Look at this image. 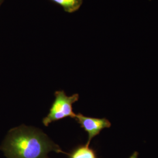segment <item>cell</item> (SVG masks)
Segmentation results:
<instances>
[{
    "mask_svg": "<svg viewBox=\"0 0 158 158\" xmlns=\"http://www.w3.org/2000/svg\"><path fill=\"white\" fill-rule=\"evenodd\" d=\"M138 153L135 151L133 153V154L129 158H138Z\"/></svg>",
    "mask_w": 158,
    "mask_h": 158,
    "instance_id": "6",
    "label": "cell"
},
{
    "mask_svg": "<svg viewBox=\"0 0 158 158\" xmlns=\"http://www.w3.org/2000/svg\"><path fill=\"white\" fill-rule=\"evenodd\" d=\"M1 149L7 158H49L52 151L64 153L42 131L25 125L10 131Z\"/></svg>",
    "mask_w": 158,
    "mask_h": 158,
    "instance_id": "1",
    "label": "cell"
},
{
    "mask_svg": "<svg viewBox=\"0 0 158 158\" xmlns=\"http://www.w3.org/2000/svg\"><path fill=\"white\" fill-rule=\"evenodd\" d=\"M4 0H0V6H1V4H2V2H4Z\"/></svg>",
    "mask_w": 158,
    "mask_h": 158,
    "instance_id": "7",
    "label": "cell"
},
{
    "mask_svg": "<svg viewBox=\"0 0 158 158\" xmlns=\"http://www.w3.org/2000/svg\"><path fill=\"white\" fill-rule=\"evenodd\" d=\"M68 155L69 158H97L94 150L86 145L75 148Z\"/></svg>",
    "mask_w": 158,
    "mask_h": 158,
    "instance_id": "4",
    "label": "cell"
},
{
    "mask_svg": "<svg viewBox=\"0 0 158 158\" xmlns=\"http://www.w3.org/2000/svg\"><path fill=\"white\" fill-rule=\"evenodd\" d=\"M55 97L49 112L42 120L43 124L46 127L53 122L68 117L74 119L76 117V114L73 111V104L79 100L78 94L68 96L63 90L56 91Z\"/></svg>",
    "mask_w": 158,
    "mask_h": 158,
    "instance_id": "2",
    "label": "cell"
},
{
    "mask_svg": "<svg viewBox=\"0 0 158 158\" xmlns=\"http://www.w3.org/2000/svg\"><path fill=\"white\" fill-rule=\"evenodd\" d=\"M62 6L64 10L69 13L77 11L83 4V0H52Z\"/></svg>",
    "mask_w": 158,
    "mask_h": 158,
    "instance_id": "5",
    "label": "cell"
},
{
    "mask_svg": "<svg viewBox=\"0 0 158 158\" xmlns=\"http://www.w3.org/2000/svg\"><path fill=\"white\" fill-rule=\"evenodd\" d=\"M74 119L79 123L81 128L88 134V140L86 145L89 146L93 138L101 132L105 128H109L111 126L110 121L107 118H98L86 117L81 113L76 114Z\"/></svg>",
    "mask_w": 158,
    "mask_h": 158,
    "instance_id": "3",
    "label": "cell"
}]
</instances>
